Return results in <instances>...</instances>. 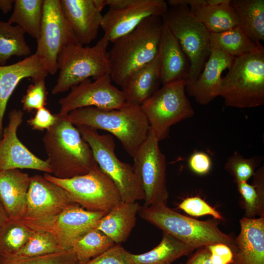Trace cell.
<instances>
[{
  "label": "cell",
  "instance_id": "6da1fadb",
  "mask_svg": "<svg viewBox=\"0 0 264 264\" xmlns=\"http://www.w3.org/2000/svg\"><path fill=\"white\" fill-rule=\"evenodd\" d=\"M56 115L43 138L52 176L66 179L88 173L97 164L90 146L67 114Z\"/></svg>",
  "mask_w": 264,
  "mask_h": 264
},
{
  "label": "cell",
  "instance_id": "7a4b0ae2",
  "mask_svg": "<svg viewBox=\"0 0 264 264\" xmlns=\"http://www.w3.org/2000/svg\"><path fill=\"white\" fill-rule=\"evenodd\" d=\"M67 117L75 126H86L109 132L117 137L132 157L146 140L150 130L141 106L127 103L118 109L83 107L70 111Z\"/></svg>",
  "mask_w": 264,
  "mask_h": 264
},
{
  "label": "cell",
  "instance_id": "3957f363",
  "mask_svg": "<svg viewBox=\"0 0 264 264\" xmlns=\"http://www.w3.org/2000/svg\"><path fill=\"white\" fill-rule=\"evenodd\" d=\"M162 18L151 16L113 43L108 51L110 75L121 86L127 77L156 56L163 27Z\"/></svg>",
  "mask_w": 264,
  "mask_h": 264
},
{
  "label": "cell",
  "instance_id": "277c9868",
  "mask_svg": "<svg viewBox=\"0 0 264 264\" xmlns=\"http://www.w3.org/2000/svg\"><path fill=\"white\" fill-rule=\"evenodd\" d=\"M138 214L163 232L195 249L218 243L226 244L231 249L234 247V239L222 232L215 223L188 217L170 208L166 204L140 206Z\"/></svg>",
  "mask_w": 264,
  "mask_h": 264
},
{
  "label": "cell",
  "instance_id": "5b68a950",
  "mask_svg": "<svg viewBox=\"0 0 264 264\" xmlns=\"http://www.w3.org/2000/svg\"><path fill=\"white\" fill-rule=\"evenodd\" d=\"M220 96L226 106L250 108L264 104V48L235 58L222 78Z\"/></svg>",
  "mask_w": 264,
  "mask_h": 264
},
{
  "label": "cell",
  "instance_id": "8992f818",
  "mask_svg": "<svg viewBox=\"0 0 264 264\" xmlns=\"http://www.w3.org/2000/svg\"><path fill=\"white\" fill-rule=\"evenodd\" d=\"M109 43L103 36L91 47L79 44L66 46L58 58L59 73L52 94L66 91L90 77L95 80L110 74L107 51Z\"/></svg>",
  "mask_w": 264,
  "mask_h": 264
},
{
  "label": "cell",
  "instance_id": "52a82bcc",
  "mask_svg": "<svg viewBox=\"0 0 264 264\" xmlns=\"http://www.w3.org/2000/svg\"><path fill=\"white\" fill-rule=\"evenodd\" d=\"M178 41L190 63L186 85L194 82L202 70L211 50V33L187 6L168 8L162 17Z\"/></svg>",
  "mask_w": 264,
  "mask_h": 264
},
{
  "label": "cell",
  "instance_id": "ba28073f",
  "mask_svg": "<svg viewBox=\"0 0 264 264\" xmlns=\"http://www.w3.org/2000/svg\"><path fill=\"white\" fill-rule=\"evenodd\" d=\"M76 127L90 146L100 168L117 187L122 201L135 202L145 200L144 192L132 166L121 161L115 154L113 136L100 134L97 130L86 126Z\"/></svg>",
  "mask_w": 264,
  "mask_h": 264
},
{
  "label": "cell",
  "instance_id": "9c48e42d",
  "mask_svg": "<svg viewBox=\"0 0 264 264\" xmlns=\"http://www.w3.org/2000/svg\"><path fill=\"white\" fill-rule=\"evenodd\" d=\"M186 85L184 79L163 85L140 106L159 141L168 136L173 125L195 114L186 95Z\"/></svg>",
  "mask_w": 264,
  "mask_h": 264
},
{
  "label": "cell",
  "instance_id": "30bf717a",
  "mask_svg": "<svg viewBox=\"0 0 264 264\" xmlns=\"http://www.w3.org/2000/svg\"><path fill=\"white\" fill-rule=\"evenodd\" d=\"M44 177L63 187L74 202L88 211L108 213L123 201L114 182L98 164L88 173L69 178H59L46 173Z\"/></svg>",
  "mask_w": 264,
  "mask_h": 264
},
{
  "label": "cell",
  "instance_id": "8fae6325",
  "mask_svg": "<svg viewBox=\"0 0 264 264\" xmlns=\"http://www.w3.org/2000/svg\"><path fill=\"white\" fill-rule=\"evenodd\" d=\"M36 40L34 54L41 60L48 73L55 74L62 50L68 45L78 44L63 15L60 0H44L40 34Z\"/></svg>",
  "mask_w": 264,
  "mask_h": 264
},
{
  "label": "cell",
  "instance_id": "7c38bea8",
  "mask_svg": "<svg viewBox=\"0 0 264 264\" xmlns=\"http://www.w3.org/2000/svg\"><path fill=\"white\" fill-rule=\"evenodd\" d=\"M159 141L150 129L148 135L132 157V167L145 193L144 206L167 204L166 162Z\"/></svg>",
  "mask_w": 264,
  "mask_h": 264
},
{
  "label": "cell",
  "instance_id": "4fadbf2b",
  "mask_svg": "<svg viewBox=\"0 0 264 264\" xmlns=\"http://www.w3.org/2000/svg\"><path fill=\"white\" fill-rule=\"evenodd\" d=\"M67 191L44 176H30L26 210L22 221L31 228L58 216L74 203Z\"/></svg>",
  "mask_w": 264,
  "mask_h": 264
},
{
  "label": "cell",
  "instance_id": "5bb4252c",
  "mask_svg": "<svg viewBox=\"0 0 264 264\" xmlns=\"http://www.w3.org/2000/svg\"><path fill=\"white\" fill-rule=\"evenodd\" d=\"M109 73L93 81L86 79L71 88L69 92L59 100V113L66 114L83 107H94L103 109H118L125 104L121 89L112 84Z\"/></svg>",
  "mask_w": 264,
  "mask_h": 264
},
{
  "label": "cell",
  "instance_id": "9a60e30c",
  "mask_svg": "<svg viewBox=\"0 0 264 264\" xmlns=\"http://www.w3.org/2000/svg\"><path fill=\"white\" fill-rule=\"evenodd\" d=\"M108 213L88 211L74 203L58 216L31 229L51 233L63 251L72 249L75 242Z\"/></svg>",
  "mask_w": 264,
  "mask_h": 264
},
{
  "label": "cell",
  "instance_id": "2e32d148",
  "mask_svg": "<svg viewBox=\"0 0 264 264\" xmlns=\"http://www.w3.org/2000/svg\"><path fill=\"white\" fill-rule=\"evenodd\" d=\"M168 9L167 3L163 0H134L125 8L109 9L103 16L101 25L104 36L113 43L134 30L146 18L162 17Z\"/></svg>",
  "mask_w": 264,
  "mask_h": 264
},
{
  "label": "cell",
  "instance_id": "e0dca14e",
  "mask_svg": "<svg viewBox=\"0 0 264 264\" xmlns=\"http://www.w3.org/2000/svg\"><path fill=\"white\" fill-rule=\"evenodd\" d=\"M23 113L13 110L9 114V122L3 130L0 140V171L15 169H29L51 174L46 160L38 157L19 140L17 130L23 121Z\"/></svg>",
  "mask_w": 264,
  "mask_h": 264
},
{
  "label": "cell",
  "instance_id": "ac0fdd59",
  "mask_svg": "<svg viewBox=\"0 0 264 264\" xmlns=\"http://www.w3.org/2000/svg\"><path fill=\"white\" fill-rule=\"evenodd\" d=\"M235 58L212 48L203 68L196 80L186 85L189 96L202 105H206L220 96L223 71L229 69Z\"/></svg>",
  "mask_w": 264,
  "mask_h": 264
},
{
  "label": "cell",
  "instance_id": "d6986e66",
  "mask_svg": "<svg viewBox=\"0 0 264 264\" xmlns=\"http://www.w3.org/2000/svg\"><path fill=\"white\" fill-rule=\"evenodd\" d=\"M60 3L78 43L83 45L94 40L103 16L94 0H60Z\"/></svg>",
  "mask_w": 264,
  "mask_h": 264
},
{
  "label": "cell",
  "instance_id": "ffe728a7",
  "mask_svg": "<svg viewBox=\"0 0 264 264\" xmlns=\"http://www.w3.org/2000/svg\"><path fill=\"white\" fill-rule=\"evenodd\" d=\"M41 60L34 54L16 63L0 66V137L8 101L19 83L30 78L33 82L45 79L48 74Z\"/></svg>",
  "mask_w": 264,
  "mask_h": 264
},
{
  "label": "cell",
  "instance_id": "44dd1931",
  "mask_svg": "<svg viewBox=\"0 0 264 264\" xmlns=\"http://www.w3.org/2000/svg\"><path fill=\"white\" fill-rule=\"evenodd\" d=\"M240 224V232L234 239L230 264H264V216L243 217Z\"/></svg>",
  "mask_w": 264,
  "mask_h": 264
},
{
  "label": "cell",
  "instance_id": "7402d4cb",
  "mask_svg": "<svg viewBox=\"0 0 264 264\" xmlns=\"http://www.w3.org/2000/svg\"><path fill=\"white\" fill-rule=\"evenodd\" d=\"M157 54L162 85L179 80L186 81L190 71L189 61L177 39L164 23Z\"/></svg>",
  "mask_w": 264,
  "mask_h": 264
},
{
  "label": "cell",
  "instance_id": "603a6c76",
  "mask_svg": "<svg viewBox=\"0 0 264 264\" xmlns=\"http://www.w3.org/2000/svg\"><path fill=\"white\" fill-rule=\"evenodd\" d=\"M30 176L20 169L0 171V201L9 219L22 220L27 205Z\"/></svg>",
  "mask_w": 264,
  "mask_h": 264
},
{
  "label": "cell",
  "instance_id": "cb8c5ba5",
  "mask_svg": "<svg viewBox=\"0 0 264 264\" xmlns=\"http://www.w3.org/2000/svg\"><path fill=\"white\" fill-rule=\"evenodd\" d=\"M160 83L158 54L150 63L131 73L120 86L126 103L141 106L158 89Z\"/></svg>",
  "mask_w": 264,
  "mask_h": 264
},
{
  "label": "cell",
  "instance_id": "d4e9b609",
  "mask_svg": "<svg viewBox=\"0 0 264 264\" xmlns=\"http://www.w3.org/2000/svg\"><path fill=\"white\" fill-rule=\"evenodd\" d=\"M140 206L137 202L122 201L112 208L97 223V229L115 244L124 242L136 224Z\"/></svg>",
  "mask_w": 264,
  "mask_h": 264
},
{
  "label": "cell",
  "instance_id": "484cf974",
  "mask_svg": "<svg viewBox=\"0 0 264 264\" xmlns=\"http://www.w3.org/2000/svg\"><path fill=\"white\" fill-rule=\"evenodd\" d=\"M239 20L240 26L253 42L264 41V0H230Z\"/></svg>",
  "mask_w": 264,
  "mask_h": 264
},
{
  "label": "cell",
  "instance_id": "4316f807",
  "mask_svg": "<svg viewBox=\"0 0 264 264\" xmlns=\"http://www.w3.org/2000/svg\"><path fill=\"white\" fill-rule=\"evenodd\" d=\"M195 249L163 232L160 242L147 252L132 254L133 264H171Z\"/></svg>",
  "mask_w": 264,
  "mask_h": 264
},
{
  "label": "cell",
  "instance_id": "83f0119b",
  "mask_svg": "<svg viewBox=\"0 0 264 264\" xmlns=\"http://www.w3.org/2000/svg\"><path fill=\"white\" fill-rule=\"evenodd\" d=\"M192 13L210 33L224 32L240 25L237 14L230 4V0L204 6Z\"/></svg>",
  "mask_w": 264,
  "mask_h": 264
},
{
  "label": "cell",
  "instance_id": "f1b7e54d",
  "mask_svg": "<svg viewBox=\"0 0 264 264\" xmlns=\"http://www.w3.org/2000/svg\"><path fill=\"white\" fill-rule=\"evenodd\" d=\"M212 48L234 58L257 51L263 47L261 43L251 40L242 28L237 26L218 33H211Z\"/></svg>",
  "mask_w": 264,
  "mask_h": 264
},
{
  "label": "cell",
  "instance_id": "f546056e",
  "mask_svg": "<svg viewBox=\"0 0 264 264\" xmlns=\"http://www.w3.org/2000/svg\"><path fill=\"white\" fill-rule=\"evenodd\" d=\"M44 0H15L13 12L8 22L20 26L32 38L39 37Z\"/></svg>",
  "mask_w": 264,
  "mask_h": 264
},
{
  "label": "cell",
  "instance_id": "4dcf8cb0",
  "mask_svg": "<svg viewBox=\"0 0 264 264\" xmlns=\"http://www.w3.org/2000/svg\"><path fill=\"white\" fill-rule=\"evenodd\" d=\"M25 34L19 25L0 21V66L6 65L12 56H30L31 50L26 42Z\"/></svg>",
  "mask_w": 264,
  "mask_h": 264
},
{
  "label": "cell",
  "instance_id": "1f68e13d",
  "mask_svg": "<svg viewBox=\"0 0 264 264\" xmlns=\"http://www.w3.org/2000/svg\"><path fill=\"white\" fill-rule=\"evenodd\" d=\"M252 177L251 184L247 182L237 184L243 199L244 217L250 219L264 216V166L259 167Z\"/></svg>",
  "mask_w": 264,
  "mask_h": 264
},
{
  "label": "cell",
  "instance_id": "d6a6232c",
  "mask_svg": "<svg viewBox=\"0 0 264 264\" xmlns=\"http://www.w3.org/2000/svg\"><path fill=\"white\" fill-rule=\"evenodd\" d=\"M33 232L22 220L8 219L0 226V255H16Z\"/></svg>",
  "mask_w": 264,
  "mask_h": 264
},
{
  "label": "cell",
  "instance_id": "836d02e7",
  "mask_svg": "<svg viewBox=\"0 0 264 264\" xmlns=\"http://www.w3.org/2000/svg\"><path fill=\"white\" fill-rule=\"evenodd\" d=\"M115 244L104 233L93 228L78 239L72 249L79 264H85Z\"/></svg>",
  "mask_w": 264,
  "mask_h": 264
},
{
  "label": "cell",
  "instance_id": "e575fe53",
  "mask_svg": "<svg viewBox=\"0 0 264 264\" xmlns=\"http://www.w3.org/2000/svg\"><path fill=\"white\" fill-rule=\"evenodd\" d=\"M63 251L53 235L48 232L34 230L27 242L16 255L33 257L60 253Z\"/></svg>",
  "mask_w": 264,
  "mask_h": 264
},
{
  "label": "cell",
  "instance_id": "d590c367",
  "mask_svg": "<svg viewBox=\"0 0 264 264\" xmlns=\"http://www.w3.org/2000/svg\"><path fill=\"white\" fill-rule=\"evenodd\" d=\"M263 160L261 156L245 158L235 152L228 158L224 167L238 184L247 182L253 176Z\"/></svg>",
  "mask_w": 264,
  "mask_h": 264
},
{
  "label": "cell",
  "instance_id": "8d00e7d4",
  "mask_svg": "<svg viewBox=\"0 0 264 264\" xmlns=\"http://www.w3.org/2000/svg\"><path fill=\"white\" fill-rule=\"evenodd\" d=\"M0 264H79L72 249L41 256L23 257L0 255Z\"/></svg>",
  "mask_w": 264,
  "mask_h": 264
},
{
  "label": "cell",
  "instance_id": "74e56055",
  "mask_svg": "<svg viewBox=\"0 0 264 264\" xmlns=\"http://www.w3.org/2000/svg\"><path fill=\"white\" fill-rule=\"evenodd\" d=\"M47 95L45 79L33 82L21 100L23 110L30 112L45 107Z\"/></svg>",
  "mask_w": 264,
  "mask_h": 264
},
{
  "label": "cell",
  "instance_id": "f35d334b",
  "mask_svg": "<svg viewBox=\"0 0 264 264\" xmlns=\"http://www.w3.org/2000/svg\"><path fill=\"white\" fill-rule=\"evenodd\" d=\"M85 264H133L132 253L120 244H115Z\"/></svg>",
  "mask_w": 264,
  "mask_h": 264
},
{
  "label": "cell",
  "instance_id": "ab89813d",
  "mask_svg": "<svg viewBox=\"0 0 264 264\" xmlns=\"http://www.w3.org/2000/svg\"><path fill=\"white\" fill-rule=\"evenodd\" d=\"M178 208L195 217L210 215L216 219H222V216L219 212L198 197L185 199L179 204Z\"/></svg>",
  "mask_w": 264,
  "mask_h": 264
},
{
  "label": "cell",
  "instance_id": "60d3db41",
  "mask_svg": "<svg viewBox=\"0 0 264 264\" xmlns=\"http://www.w3.org/2000/svg\"><path fill=\"white\" fill-rule=\"evenodd\" d=\"M56 120V114L44 107L37 110L34 116L27 120V123L34 130L44 131L49 129Z\"/></svg>",
  "mask_w": 264,
  "mask_h": 264
},
{
  "label": "cell",
  "instance_id": "b9f144b4",
  "mask_svg": "<svg viewBox=\"0 0 264 264\" xmlns=\"http://www.w3.org/2000/svg\"><path fill=\"white\" fill-rule=\"evenodd\" d=\"M188 165L195 173L204 175L209 173L212 167V160L207 154L197 152L193 154L188 159Z\"/></svg>",
  "mask_w": 264,
  "mask_h": 264
},
{
  "label": "cell",
  "instance_id": "7bdbcfd3",
  "mask_svg": "<svg viewBox=\"0 0 264 264\" xmlns=\"http://www.w3.org/2000/svg\"><path fill=\"white\" fill-rule=\"evenodd\" d=\"M215 264H230L233 258V251L226 244L218 243L206 246Z\"/></svg>",
  "mask_w": 264,
  "mask_h": 264
},
{
  "label": "cell",
  "instance_id": "ee69618b",
  "mask_svg": "<svg viewBox=\"0 0 264 264\" xmlns=\"http://www.w3.org/2000/svg\"><path fill=\"white\" fill-rule=\"evenodd\" d=\"M226 0H169L167 3L171 7L187 6L194 12L197 9L208 5H217L224 2Z\"/></svg>",
  "mask_w": 264,
  "mask_h": 264
},
{
  "label": "cell",
  "instance_id": "f6af8a7d",
  "mask_svg": "<svg viewBox=\"0 0 264 264\" xmlns=\"http://www.w3.org/2000/svg\"><path fill=\"white\" fill-rule=\"evenodd\" d=\"M186 264H215L206 246L198 248Z\"/></svg>",
  "mask_w": 264,
  "mask_h": 264
},
{
  "label": "cell",
  "instance_id": "bcb514c9",
  "mask_svg": "<svg viewBox=\"0 0 264 264\" xmlns=\"http://www.w3.org/2000/svg\"><path fill=\"white\" fill-rule=\"evenodd\" d=\"M134 0H106V5L109 9H120L126 7L133 2Z\"/></svg>",
  "mask_w": 264,
  "mask_h": 264
},
{
  "label": "cell",
  "instance_id": "7dc6e473",
  "mask_svg": "<svg viewBox=\"0 0 264 264\" xmlns=\"http://www.w3.org/2000/svg\"><path fill=\"white\" fill-rule=\"evenodd\" d=\"M15 0H0V10L4 14L13 9Z\"/></svg>",
  "mask_w": 264,
  "mask_h": 264
},
{
  "label": "cell",
  "instance_id": "c3c4849f",
  "mask_svg": "<svg viewBox=\"0 0 264 264\" xmlns=\"http://www.w3.org/2000/svg\"><path fill=\"white\" fill-rule=\"evenodd\" d=\"M8 219V216L0 201V226Z\"/></svg>",
  "mask_w": 264,
  "mask_h": 264
}]
</instances>
